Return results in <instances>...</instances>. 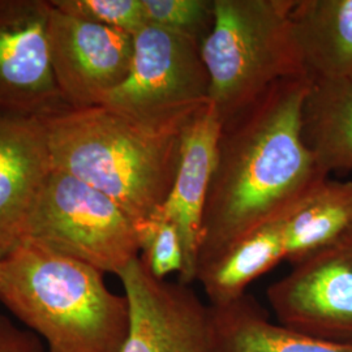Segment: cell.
Returning <instances> with one entry per match:
<instances>
[{
    "label": "cell",
    "instance_id": "e0dca14e",
    "mask_svg": "<svg viewBox=\"0 0 352 352\" xmlns=\"http://www.w3.org/2000/svg\"><path fill=\"white\" fill-rule=\"evenodd\" d=\"M302 126L304 142L327 175L352 171V81H312Z\"/></svg>",
    "mask_w": 352,
    "mask_h": 352
},
{
    "label": "cell",
    "instance_id": "5b68a950",
    "mask_svg": "<svg viewBox=\"0 0 352 352\" xmlns=\"http://www.w3.org/2000/svg\"><path fill=\"white\" fill-rule=\"evenodd\" d=\"M23 240L115 276L140 256L138 227L123 209L59 170H52L41 190Z\"/></svg>",
    "mask_w": 352,
    "mask_h": 352
},
{
    "label": "cell",
    "instance_id": "30bf717a",
    "mask_svg": "<svg viewBox=\"0 0 352 352\" xmlns=\"http://www.w3.org/2000/svg\"><path fill=\"white\" fill-rule=\"evenodd\" d=\"M49 51L64 101L72 110H84L101 106L124 82L133 58V36L52 7Z\"/></svg>",
    "mask_w": 352,
    "mask_h": 352
},
{
    "label": "cell",
    "instance_id": "d6986e66",
    "mask_svg": "<svg viewBox=\"0 0 352 352\" xmlns=\"http://www.w3.org/2000/svg\"><path fill=\"white\" fill-rule=\"evenodd\" d=\"M140 260L151 274L166 279L176 273L179 277L186 267V256L179 231L167 219L154 215L138 226Z\"/></svg>",
    "mask_w": 352,
    "mask_h": 352
},
{
    "label": "cell",
    "instance_id": "52a82bcc",
    "mask_svg": "<svg viewBox=\"0 0 352 352\" xmlns=\"http://www.w3.org/2000/svg\"><path fill=\"white\" fill-rule=\"evenodd\" d=\"M118 277L129 305L122 352H218L212 308L189 285L154 277L140 257Z\"/></svg>",
    "mask_w": 352,
    "mask_h": 352
},
{
    "label": "cell",
    "instance_id": "9a60e30c",
    "mask_svg": "<svg viewBox=\"0 0 352 352\" xmlns=\"http://www.w3.org/2000/svg\"><path fill=\"white\" fill-rule=\"evenodd\" d=\"M210 308L218 352H352L350 343L321 340L273 322L248 294Z\"/></svg>",
    "mask_w": 352,
    "mask_h": 352
},
{
    "label": "cell",
    "instance_id": "2e32d148",
    "mask_svg": "<svg viewBox=\"0 0 352 352\" xmlns=\"http://www.w3.org/2000/svg\"><path fill=\"white\" fill-rule=\"evenodd\" d=\"M291 264L327 248L352 231V182L327 177L282 218Z\"/></svg>",
    "mask_w": 352,
    "mask_h": 352
},
{
    "label": "cell",
    "instance_id": "277c9868",
    "mask_svg": "<svg viewBox=\"0 0 352 352\" xmlns=\"http://www.w3.org/2000/svg\"><path fill=\"white\" fill-rule=\"evenodd\" d=\"M295 3L214 0V26L201 43V55L209 103L221 124L279 81L307 76L291 25Z\"/></svg>",
    "mask_w": 352,
    "mask_h": 352
},
{
    "label": "cell",
    "instance_id": "ba28073f",
    "mask_svg": "<svg viewBox=\"0 0 352 352\" xmlns=\"http://www.w3.org/2000/svg\"><path fill=\"white\" fill-rule=\"evenodd\" d=\"M278 322L321 340L352 344V231L292 264L269 286Z\"/></svg>",
    "mask_w": 352,
    "mask_h": 352
},
{
    "label": "cell",
    "instance_id": "7c38bea8",
    "mask_svg": "<svg viewBox=\"0 0 352 352\" xmlns=\"http://www.w3.org/2000/svg\"><path fill=\"white\" fill-rule=\"evenodd\" d=\"M219 131L221 123L208 103L189 128L173 187L162 208L155 213L179 231L186 256V267L179 282L189 286L197 274L202 221Z\"/></svg>",
    "mask_w": 352,
    "mask_h": 352
},
{
    "label": "cell",
    "instance_id": "7a4b0ae2",
    "mask_svg": "<svg viewBox=\"0 0 352 352\" xmlns=\"http://www.w3.org/2000/svg\"><path fill=\"white\" fill-rule=\"evenodd\" d=\"M201 110L171 122L149 123L101 104L69 109L41 120L54 170L100 190L138 227L166 201L184 140Z\"/></svg>",
    "mask_w": 352,
    "mask_h": 352
},
{
    "label": "cell",
    "instance_id": "3957f363",
    "mask_svg": "<svg viewBox=\"0 0 352 352\" xmlns=\"http://www.w3.org/2000/svg\"><path fill=\"white\" fill-rule=\"evenodd\" d=\"M101 270L23 240L0 260V302L49 352H122L129 329L126 295Z\"/></svg>",
    "mask_w": 352,
    "mask_h": 352
},
{
    "label": "cell",
    "instance_id": "ffe728a7",
    "mask_svg": "<svg viewBox=\"0 0 352 352\" xmlns=\"http://www.w3.org/2000/svg\"><path fill=\"white\" fill-rule=\"evenodd\" d=\"M51 6L69 16L132 36L148 24L142 0H51Z\"/></svg>",
    "mask_w": 352,
    "mask_h": 352
},
{
    "label": "cell",
    "instance_id": "8992f818",
    "mask_svg": "<svg viewBox=\"0 0 352 352\" xmlns=\"http://www.w3.org/2000/svg\"><path fill=\"white\" fill-rule=\"evenodd\" d=\"M209 103V76L201 45L160 26L133 36V58L124 82L103 106L149 123L197 113Z\"/></svg>",
    "mask_w": 352,
    "mask_h": 352
},
{
    "label": "cell",
    "instance_id": "9c48e42d",
    "mask_svg": "<svg viewBox=\"0 0 352 352\" xmlns=\"http://www.w3.org/2000/svg\"><path fill=\"white\" fill-rule=\"evenodd\" d=\"M50 1L0 0V113L47 118L69 110L49 51Z\"/></svg>",
    "mask_w": 352,
    "mask_h": 352
},
{
    "label": "cell",
    "instance_id": "5bb4252c",
    "mask_svg": "<svg viewBox=\"0 0 352 352\" xmlns=\"http://www.w3.org/2000/svg\"><path fill=\"white\" fill-rule=\"evenodd\" d=\"M282 218L245 234L199 266L196 280L212 307L238 300L253 280L286 260Z\"/></svg>",
    "mask_w": 352,
    "mask_h": 352
},
{
    "label": "cell",
    "instance_id": "8fae6325",
    "mask_svg": "<svg viewBox=\"0 0 352 352\" xmlns=\"http://www.w3.org/2000/svg\"><path fill=\"white\" fill-rule=\"evenodd\" d=\"M52 170L42 120L0 113V260L24 239L29 217Z\"/></svg>",
    "mask_w": 352,
    "mask_h": 352
},
{
    "label": "cell",
    "instance_id": "4fadbf2b",
    "mask_svg": "<svg viewBox=\"0 0 352 352\" xmlns=\"http://www.w3.org/2000/svg\"><path fill=\"white\" fill-rule=\"evenodd\" d=\"M291 25L314 82L352 81V0H296Z\"/></svg>",
    "mask_w": 352,
    "mask_h": 352
},
{
    "label": "cell",
    "instance_id": "44dd1931",
    "mask_svg": "<svg viewBox=\"0 0 352 352\" xmlns=\"http://www.w3.org/2000/svg\"><path fill=\"white\" fill-rule=\"evenodd\" d=\"M0 352H46L43 340L30 330L17 327L10 317L0 315Z\"/></svg>",
    "mask_w": 352,
    "mask_h": 352
},
{
    "label": "cell",
    "instance_id": "ac0fdd59",
    "mask_svg": "<svg viewBox=\"0 0 352 352\" xmlns=\"http://www.w3.org/2000/svg\"><path fill=\"white\" fill-rule=\"evenodd\" d=\"M142 6L149 25L186 36L200 45L213 29L214 0H142Z\"/></svg>",
    "mask_w": 352,
    "mask_h": 352
},
{
    "label": "cell",
    "instance_id": "6da1fadb",
    "mask_svg": "<svg viewBox=\"0 0 352 352\" xmlns=\"http://www.w3.org/2000/svg\"><path fill=\"white\" fill-rule=\"evenodd\" d=\"M311 87L307 76L282 80L221 124L197 269L245 234L285 217L329 177L302 138Z\"/></svg>",
    "mask_w": 352,
    "mask_h": 352
}]
</instances>
